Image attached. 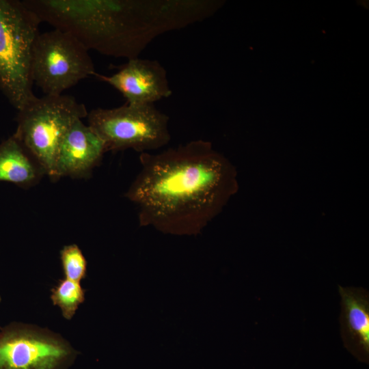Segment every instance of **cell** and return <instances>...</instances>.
I'll return each instance as SVG.
<instances>
[{
  "label": "cell",
  "mask_w": 369,
  "mask_h": 369,
  "mask_svg": "<svg viewBox=\"0 0 369 369\" xmlns=\"http://www.w3.org/2000/svg\"><path fill=\"white\" fill-rule=\"evenodd\" d=\"M42 22L72 33L87 49L128 59L138 57L171 29L163 0H23Z\"/></svg>",
  "instance_id": "7a4b0ae2"
},
{
  "label": "cell",
  "mask_w": 369,
  "mask_h": 369,
  "mask_svg": "<svg viewBox=\"0 0 369 369\" xmlns=\"http://www.w3.org/2000/svg\"><path fill=\"white\" fill-rule=\"evenodd\" d=\"M139 162L124 196L140 226L163 234H200L238 190L236 167L206 140L141 153Z\"/></svg>",
  "instance_id": "6da1fadb"
},
{
  "label": "cell",
  "mask_w": 369,
  "mask_h": 369,
  "mask_svg": "<svg viewBox=\"0 0 369 369\" xmlns=\"http://www.w3.org/2000/svg\"><path fill=\"white\" fill-rule=\"evenodd\" d=\"M120 92L131 105L154 104L172 94L167 72L157 60L128 59L111 76L94 75Z\"/></svg>",
  "instance_id": "ba28073f"
},
{
  "label": "cell",
  "mask_w": 369,
  "mask_h": 369,
  "mask_svg": "<svg viewBox=\"0 0 369 369\" xmlns=\"http://www.w3.org/2000/svg\"><path fill=\"white\" fill-rule=\"evenodd\" d=\"M85 292L80 283L65 278L51 289V299L59 308L63 317L70 320L84 302Z\"/></svg>",
  "instance_id": "7c38bea8"
},
{
  "label": "cell",
  "mask_w": 369,
  "mask_h": 369,
  "mask_svg": "<svg viewBox=\"0 0 369 369\" xmlns=\"http://www.w3.org/2000/svg\"><path fill=\"white\" fill-rule=\"evenodd\" d=\"M340 327L344 344L361 359L369 353V295L362 288L339 286Z\"/></svg>",
  "instance_id": "30bf717a"
},
{
  "label": "cell",
  "mask_w": 369,
  "mask_h": 369,
  "mask_svg": "<svg viewBox=\"0 0 369 369\" xmlns=\"http://www.w3.org/2000/svg\"><path fill=\"white\" fill-rule=\"evenodd\" d=\"M41 21L18 0H0V90L17 111L36 96L31 66Z\"/></svg>",
  "instance_id": "3957f363"
},
{
  "label": "cell",
  "mask_w": 369,
  "mask_h": 369,
  "mask_svg": "<svg viewBox=\"0 0 369 369\" xmlns=\"http://www.w3.org/2000/svg\"><path fill=\"white\" fill-rule=\"evenodd\" d=\"M60 259L66 279L80 283L85 277L87 261L77 245L64 246L60 251Z\"/></svg>",
  "instance_id": "4fadbf2b"
},
{
  "label": "cell",
  "mask_w": 369,
  "mask_h": 369,
  "mask_svg": "<svg viewBox=\"0 0 369 369\" xmlns=\"http://www.w3.org/2000/svg\"><path fill=\"white\" fill-rule=\"evenodd\" d=\"M107 152L104 142L82 120H77L62 139L55 161V180L90 176Z\"/></svg>",
  "instance_id": "9c48e42d"
},
{
  "label": "cell",
  "mask_w": 369,
  "mask_h": 369,
  "mask_svg": "<svg viewBox=\"0 0 369 369\" xmlns=\"http://www.w3.org/2000/svg\"><path fill=\"white\" fill-rule=\"evenodd\" d=\"M88 125L104 142L106 152L132 149L152 152L171 140L169 118L154 104L125 105L88 112Z\"/></svg>",
  "instance_id": "5b68a950"
},
{
  "label": "cell",
  "mask_w": 369,
  "mask_h": 369,
  "mask_svg": "<svg viewBox=\"0 0 369 369\" xmlns=\"http://www.w3.org/2000/svg\"><path fill=\"white\" fill-rule=\"evenodd\" d=\"M1 296H0V302H1Z\"/></svg>",
  "instance_id": "5bb4252c"
},
{
  "label": "cell",
  "mask_w": 369,
  "mask_h": 369,
  "mask_svg": "<svg viewBox=\"0 0 369 369\" xmlns=\"http://www.w3.org/2000/svg\"><path fill=\"white\" fill-rule=\"evenodd\" d=\"M44 175L43 168L13 135L0 143V181L29 188Z\"/></svg>",
  "instance_id": "8fae6325"
},
{
  "label": "cell",
  "mask_w": 369,
  "mask_h": 369,
  "mask_svg": "<svg viewBox=\"0 0 369 369\" xmlns=\"http://www.w3.org/2000/svg\"><path fill=\"white\" fill-rule=\"evenodd\" d=\"M96 73L89 50L70 32L39 33L31 59L33 83L45 95L57 96Z\"/></svg>",
  "instance_id": "8992f818"
},
{
  "label": "cell",
  "mask_w": 369,
  "mask_h": 369,
  "mask_svg": "<svg viewBox=\"0 0 369 369\" xmlns=\"http://www.w3.org/2000/svg\"><path fill=\"white\" fill-rule=\"evenodd\" d=\"M84 104L70 95L36 96L16 118L12 135L36 159L46 176L55 180V161L59 144L72 125L87 118Z\"/></svg>",
  "instance_id": "277c9868"
},
{
  "label": "cell",
  "mask_w": 369,
  "mask_h": 369,
  "mask_svg": "<svg viewBox=\"0 0 369 369\" xmlns=\"http://www.w3.org/2000/svg\"><path fill=\"white\" fill-rule=\"evenodd\" d=\"M70 344L46 328L12 322L0 328V369H68Z\"/></svg>",
  "instance_id": "52a82bcc"
}]
</instances>
